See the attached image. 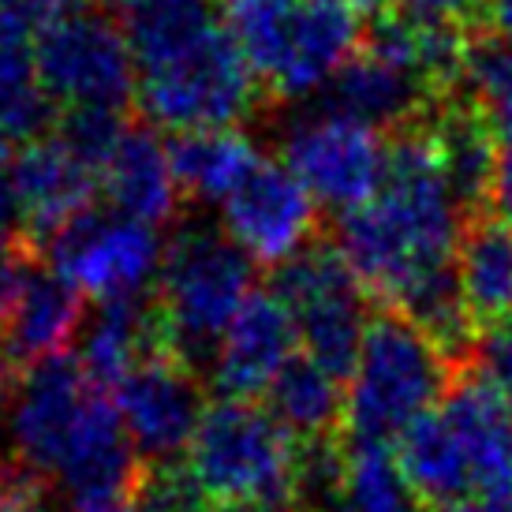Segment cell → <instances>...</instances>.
<instances>
[{
	"mask_svg": "<svg viewBox=\"0 0 512 512\" xmlns=\"http://www.w3.org/2000/svg\"><path fill=\"white\" fill-rule=\"evenodd\" d=\"M434 94L412 75L397 72L359 49L322 90V109L359 120L374 131H400L434 105Z\"/></svg>",
	"mask_w": 512,
	"mask_h": 512,
	"instance_id": "ffe728a7",
	"label": "cell"
},
{
	"mask_svg": "<svg viewBox=\"0 0 512 512\" xmlns=\"http://www.w3.org/2000/svg\"><path fill=\"white\" fill-rule=\"evenodd\" d=\"M456 288L475 329L512 322V221L501 214L464 221L456 243Z\"/></svg>",
	"mask_w": 512,
	"mask_h": 512,
	"instance_id": "44dd1931",
	"label": "cell"
},
{
	"mask_svg": "<svg viewBox=\"0 0 512 512\" xmlns=\"http://www.w3.org/2000/svg\"><path fill=\"white\" fill-rule=\"evenodd\" d=\"M494 206L505 221H512V135L498 139V180H494Z\"/></svg>",
	"mask_w": 512,
	"mask_h": 512,
	"instance_id": "d6a6232c",
	"label": "cell"
},
{
	"mask_svg": "<svg viewBox=\"0 0 512 512\" xmlns=\"http://www.w3.org/2000/svg\"><path fill=\"white\" fill-rule=\"evenodd\" d=\"M468 449L479 494H512V404L475 367H456L438 404Z\"/></svg>",
	"mask_w": 512,
	"mask_h": 512,
	"instance_id": "ac0fdd59",
	"label": "cell"
},
{
	"mask_svg": "<svg viewBox=\"0 0 512 512\" xmlns=\"http://www.w3.org/2000/svg\"><path fill=\"white\" fill-rule=\"evenodd\" d=\"M101 195L109 199V210L131 217L139 225L165 228L172 225L187 206L184 191L176 184L169 165V146L150 120H128V128L113 146L109 161L98 172Z\"/></svg>",
	"mask_w": 512,
	"mask_h": 512,
	"instance_id": "2e32d148",
	"label": "cell"
},
{
	"mask_svg": "<svg viewBox=\"0 0 512 512\" xmlns=\"http://www.w3.org/2000/svg\"><path fill=\"white\" fill-rule=\"evenodd\" d=\"M483 23H486V34L512 42V0H486Z\"/></svg>",
	"mask_w": 512,
	"mask_h": 512,
	"instance_id": "836d02e7",
	"label": "cell"
},
{
	"mask_svg": "<svg viewBox=\"0 0 512 512\" xmlns=\"http://www.w3.org/2000/svg\"><path fill=\"white\" fill-rule=\"evenodd\" d=\"M270 415L299 441H333L344 430L341 378L299 352L270 389Z\"/></svg>",
	"mask_w": 512,
	"mask_h": 512,
	"instance_id": "cb8c5ba5",
	"label": "cell"
},
{
	"mask_svg": "<svg viewBox=\"0 0 512 512\" xmlns=\"http://www.w3.org/2000/svg\"><path fill=\"white\" fill-rule=\"evenodd\" d=\"M225 27L270 101L322 94L363 45L356 15L326 0H228Z\"/></svg>",
	"mask_w": 512,
	"mask_h": 512,
	"instance_id": "277c9868",
	"label": "cell"
},
{
	"mask_svg": "<svg viewBox=\"0 0 512 512\" xmlns=\"http://www.w3.org/2000/svg\"><path fill=\"white\" fill-rule=\"evenodd\" d=\"M161 356H176V348L169 341V326L161 318L154 292L101 303V311L83 326L79 367L86 382L109 397L128 374Z\"/></svg>",
	"mask_w": 512,
	"mask_h": 512,
	"instance_id": "e0dca14e",
	"label": "cell"
},
{
	"mask_svg": "<svg viewBox=\"0 0 512 512\" xmlns=\"http://www.w3.org/2000/svg\"><path fill=\"white\" fill-rule=\"evenodd\" d=\"M221 217L228 240L273 270L318 240V202L281 161L266 157L221 206Z\"/></svg>",
	"mask_w": 512,
	"mask_h": 512,
	"instance_id": "4fadbf2b",
	"label": "cell"
},
{
	"mask_svg": "<svg viewBox=\"0 0 512 512\" xmlns=\"http://www.w3.org/2000/svg\"><path fill=\"white\" fill-rule=\"evenodd\" d=\"M184 471L214 512H307L303 449L255 400L210 404Z\"/></svg>",
	"mask_w": 512,
	"mask_h": 512,
	"instance_id": "7a4b0ae2",
	"label": "cell"
},
{
	"mask_svg": "<svg viewBox=\"0 0 512 512\" xmlns=\"http://www.w3.org/2000/svg\"><path fill=\"white\" fill-rule=\"evenodd\" d=\"M255 262L228 240V232L206 225L180 228L165 247L154 299L169 326L176 356L206 374L232 318L255 292Z\"/></svg>",
	"mask_w": 512,
	"mask_h": 512,
	"instance_id": "8992f818",
	"label": "cell"
},
{
	"mask_svg": "<svg viewBox=\"0 0 512 512\" xmlns=\"http://www.w3.org/2000/svg\"><path fill=\"white\" fill-rule=\"evenodd\" d=\"M412 483L400 471L389 445H352L344 441V475L333 512H423Z\"/></svg>",
	"mask_w": 512,
	"mask_h": 512,
	"instance_id": "d4e9b609",
	"label": "cell"
},
{
	"mask_svg": "<svg viewBox=\"0 0 512 512\" xmlns=\"http://www.w3.org/2000/svg\"><path fill=\"white\" fill-rule=\"evenodd\" d=\"M90 4H98V8H109V12H116V4H124V8H131L135 0H90Z\"/></svg>",
	"mask_w": 512,
	"mask_h": 512,
	"instance_id": "8d00e7d4",
	"label": "cell"
},
{
	"mask_svg": "<svg viewBox=\"0 0 512 512\" xmlns=\"http://www.w3.org/2000/svg\"><path fill=\"white\" fill-rule=\"evenodd\" d=\"M464 94H468L494 131L512 135V42L479 30L471 38L468 64H464Z\"/></svg>",
	"mask_w": 512,
	"mask_h": 512,
	"instance_id": "4316f807",
	"label": "cell"
},
{
	"mask_svg": "<svg viewBox=\"0 0 512 512\" xmlns=\"http://www.w3.org/2000/svg\"><path fill=\"white\" fill-rule=\"evenodd\" d=\"M0 512H53L49 494L30 475L0 460Z\"/></svg>",
	"mask_w": 512,
	"mask_h": 512,
	"instance_id": "1f68e13d",
	"label": "cell"
},
{
	"mask_svg": "<svg viewBox=\"0 0 512 512\" xmlns=\"http://www.w3.org/2000/svg\"><path fill=\"white\" fill-rule=\"evenodd\" d=\"M266 90L225 19L139 64V105L154 128L225 131L266 109Z\"/></svg>",
	"mask_w": 512,
	"mask_h": 512,
	"instance_id": "5b68a950",
	"label": "cell"
},
{
	"mask_svg": "<svg viewBox=\"0 0 512 512\" xmlns=\"http://www.w3.org/2000/svg\"><path fill=\"white\" fill-rule=\"evenodd\" d=\"M53 131V101L45 98L34 49L0 45V139L34 143Z\"/></svg>",
	"mask_w": 512,
	"mask_h": 512,
	"instance_id": "484cf974",
	"label": "cell"
},
{
	"mask_svg": "<svg viewBox=\"0 0 512 512\" xmlns=\"http://www.w3.org/2000/svg\"><path fill=\"white\" fill-rule=\"evenodd\" d=\"M397 460L404 479L412 483V490L427 509L449 512L479 494L468 449L460 445L456 430L449 427V419L441 412L419 419L397 441Z\"/></svg>",
	"mask_w": 512,
	"mask_h": 512,
	"instance_id": "7402d4cb",
	"label": "cell"
},
{
	"mask_svg": "<svg viewBox=\"0 0 512 512\" xmlns=\"http://www.w3.org/2000/svg\"><path fill=\"white\" fill-rule=\"evenodd\" d=\"M273 296L299 329V348L318 367L348 382L370 326V296L344 262L337 243L314 240L273 270Z\"/></svg>",
	"mask_w": 512,
	"mask_h": 512,
	"instance_id": "ba28073f",
	"label": "cell"
},
{
	"mask_svg": "<svg viewBox=\"0 0 512 512\" xmlns=\"http://www.w3.org/2000/svg\"><path fill=\"white\" fill-rule=\"evenodd\" d=\"M83 326L86 296L75 285H68L53 266H45L38 255L19 288L8 326L0 329V344L19 367L30 370L53 356H68Z\"/></svg>",
	"mask_w": 512,
	"mask_h": 512,
	"instance_id": "d6986e66",
	"label": "cell"
},
{
	"mask_svg": "<svg viewBox=\"0 0 512 512\" xmlns=\"http://www.w3.org/2000/svg\"><path fill=\"white\" fill-rule=\"evenodd\" d=\"M464 221L468 214L456 202L434 135L419 116L389 135L378 195L344 214L333 240L367 296L415 322L453 367L468 363L479 337L456 288V243Z\"/></svg>",
	"mask_w": 512,
	"mask_h": 512,
	"instance_id": "6da1fadb",
	"label": "cell"
},
{
	"mask_svg": "<svg viewBox=\"0 0 512 512\" xmlns=\"http://www.w3.org/2000/svg\"><path fill=\"white\" fill-rule=\"evenodd\" d=\"M449 512H512V494H475Z\"/></svg>",
	"mask_w": 512,
	"mask_h": 512,
	"instance_id": "e575fe53",
	"label": "cell"
},
{
	"mask_svg": "<svg viewBox=\"0 0 512 512\" xmlns=\"http://www.w3.org/2000/svg\"><path fill=\"white\" fill-rule=\"evenodd\" d=\"M169 165L187 202H221L258 169L262 154L236 128L225 131H180L169 143Z\"/></svg>",
	"mask_w": 512,
	"mask_h": 512,
	"instance_id": "603a6c76",
	"label": "cell"
},
{
	"mask_svg": "<svg viewBox=\"0 0 512 512\" xmlns=\"http://www.w3.org/2000/svg\"><path fill=\"white\" fill-rule=\"evenodd\" d=\"M34 68L45 98L68 109L124 113L135 98L139 72L128 30L116 12L79 4L34 38Z\"/></svg>",
	"mask_w": 512,
	"mask_h": 512,
	"instance_id": "52a82bcc",
	"label": "cell"
},
{
	"mask_svg": "<svg viewBox=\"0 0 512 512\" xmlns=\"http://www.w3.org/2000/svg\"><path fill=\"white\" fill-rule=\"evenodd\" d=\"M299 329L273 292H251L217 344L210 382L221 400H258L299 356Z\"/></svg>",
	"mask_w": 512,
	"mask_h": 512,
	"instance_id": "9a60e30c",
	"label": "cell"
},
{
	"mask_svg": "<svg viewBox=\"0 0 512 512\" xmlns=\"http://www.w3.org/2000/svg\"><path fill=\"white\" fill-rule=\"evenodd\" d=\"M326 4H337V8H344V12L356 15V19H359V15L378 19L382 12H389V4H393V0H326Z\"/></svg>",
	"mask_w": 512,
	"mask_h": 512,
	"instance_id": "d590c367",
	"label": "cell"
},
{
	"mask_svg": "<svg viewBox=\"0 0 512 512\" xmlns=\"http://www.w3.org/2000/svg\"><path fill=\"white\" fill-rule=\"evenodd\" d=\"M113 400L146 468H169L176 456H187V445L210 408L202 374L180 356L143 363L116 385Z\"/></svg>",
	"mask_w": 512,
	"mask_h": 512,
	"instance_id": "7c38bea8",
	"label": "cell"
},
{
	"mask_svg": "<svg viewBox=\"0 0 512 512\" xmlns=\"http://www.w3.org/2000/svg\"><path fill=\"white\" fill-rule=\"evenodd\" d=\"M98 393L101 389L86 382L79 359L72 356H53L30 367L12 404L0 415L4 430L0 460L15 464L49 494L83 438Z\"/></svg>",
	"mask_w": 512,
	"mask_h": 512,
	"instance_id": "9c48e42d",
	"label": "cell"
},
{
	"mask_svg": "<svg viewBox=\"0 0 512 512\" xmlns=\"http://www.w3.org/2000/svg\"><path fill=\"white\" fill-rule=\"evenodd\" d=\"M400 8L423 19V23H438V27H475L483 23L486 0H400Z\"/></svg>",
	"mask_w": 512,
	"mask_h": 512,
	"instance_id": "4dcf8cb0",
	"label": "cell"
},
{
	"mask_svg": "<svg viewBox=\"0 0 512 512\" xmlns=\"http://www.w3.org/2000/svg\"><path fill=\"white\" fill-rule=\"evenodd\" d=\"M45 266L98 303L143 296L146 285L161 273L165 247L157 228L139 225L120 214L90 210L38 251Z\"/></svg>",
	"mask_w": 512,
	"mask_h": 512,
	"instance_id": "8fae6325",
	"label": "cell"
},
{
	"mask_svg": "<svg viewBox=\"0 0 512 512\" xmlns=\"http://www.w3.org/2000/svg\"><path fill=\"white\" fill-rule=\"evenodd\" d=\"M453 374L456 367L415 322L397 311H378L344 389V441H400L419 419L438 412Z\"/></svg>",
	"mask_w": 512,
	"mask_h": 512,
	"instance_id": "3957f363",
	"label": "cell"
},
{
	"mask_svg": "<svg viewBox=\"0 0 512 512\" xmlns=\"http://www.w3.org/2000/svg\"><path fill=\"white\" fill-rule=\"evenodd\" d=\"M128 512H214V509L195 490V483L187 479L184 464H169V468H146V479L135 490Z\"/></svg>",
	"mask_w": 512,
	"mask_h": 512,
	"instance_id": "83f0119b",
	"label": "cell"
},
{
	"mask_svg": "<svg viewBox=\"0 0 512 512\" xmlns=\"http://www.w3.org/2000/svg\"><path fill=\"white\" fill-rule=\"evenodd\" d=\"M389 139L337 113H307L281 135V165L311 191L318 206L352 214L367 206L385 180Z\"/></svg>",
	"mask_w": 512,
	"mask_h": 512,
	"instance_id": "30bf717a",
	"label": "cell"
},
{
	"mask_svg": "<svg viewBox=\"0 0 512 512\" xmlns=\"http://www.w3.org/2000/svg\"><path fill=\"white\" fill-rule=\"evenodd\" d=\"M468 367L479 370L486 382L494 385L501 397L512 404V322L479 329Z\"/></svg>",
	"mask_w": 512,
	"mask_h": 512,
	"instance_id": "f1b7e54d",
	"label": "cell"
},
{
	"mask_svg": "<svg viewBox=\"0 0 512 512\" xmlns=\"http://www.w3.org/2000/svg\"><path fill=\"white\" fill-rule=\"evenodd\" d=\"M12 184L15 206H19V232L34 251H42L72 221L90 214L94 195L101 191L98 172L79 161L53 131L27 143L12 157Z\"/></svg>",
	"mask_w": 512,
	"mask_h": 512,
	"instance_id": "5bb4252c",
	"label": "cell"
},
{
	"mask_svg": "<svg viewBox=\"0 0 512 512\" xmlns=\"http://www.w3.org/2000/svg\"><path fill=\"white\" fill-rule=\"evenodd\" d=\"M38 262V251L23 236H12L0 228V329L8 326L19 288L27 281V270Z\"/></svg>",
	"mask_w": 512,
	"mask_h": 512,
	"instance_id": "f546056e",
	"label": "cell"
}]
</instances>
